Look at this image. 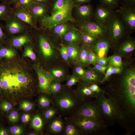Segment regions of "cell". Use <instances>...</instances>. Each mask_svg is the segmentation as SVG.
<instances>
[{
    "mask_svg": "<svg viewBox=\"0 0 135 135\" xmlns=\"http://www.w3.org/2000/svg\"><path fill=\"white\" fill-rule=\"evenodd\" d=\"M60 83L57 81H53L46 91L50 94L56 95L62 90V86Z\"/></svg>",
    "mask_w": 135,
    "mask_h": 135,
    "instance_id": "f1b7e54d",
    "label": "cell"
},
{
    "mask_svg": "<svg viewBox=\"0 0 135 135\" xmlns=\"http://www.w3.org/2000/svg\"><path fill=\"white\" fill-rule=\"evenodd\" d=\"M53 81L61 82L66 78L64 70L62 68L56 67L52 69L50 71Z\"/></svg>",
    "mask_w": 135,
    "mask_h": 135,
    "instance_id": "cb8c5ba5",
    "label": "cell"
},
{
    "mask_svg": "<svg viewBox=\"0 0 135 135\" xmlns=\"http://www.w3.org/2000/svg\"><path fill=\"white\" fill-rule=\"evenodd\" d=\"M2 1V2H8V0H1Z\"/></svg>",
    "mask_w": 135,
    "mask_h": 135,
    "instance_id": "be15d7a7",
    "label": "cell"
},
{
    "mask_svg": "<svg viewBox=\"0 0 135 135\" xmlns=\"http://www.w3.org/2000/svg\"><path fill=\"white\" fill-rule=\"evenodd\" d=\"M120 18L126 26L131 30H135V10L134 7H123Z\"/></svg>",
    "mask_w": 135,
    "mask_h": 135,
    "instance_id": "2e32d148",
    "label": "cell"
},
{
    "mask_svg": "<svg viewBox=\"0 0 135 135\" xmlns=\"http://www.w3.org/2000/svg\"><path fill=\"white\" fill-rule=\"evenodd\" d=\"M54 101L57 106L63 111L71 109L76 106L78 101H80L74 94L70 91L62 90L56 95Z\"/></svg>",
    "mask_w": 135,
    "mask_h": 135,
    "instance_id": "ba28073f",
    "label": "cell"
},
{
    "mask_svg": "<svg viewBox=\"0 0 135 135\" xmlns=\"http://www.w3.org/2000/svg\"><path fill=\"white\" fill-rule=\"evenodd\" d=\"M135 49V43L132 40H128L125 41L122 43L119 48L120 52L127 53L134 50Z\"/></svg>",
    "mask_w": 135,
    "mask_h": 135,
    "instance_id": "4316f807",
    "label": "cell"
},
{
    "mask_svg": "<svg viewBox=\"0 0 135 135\" xmlns=\"http://www.w3.org/2000/svg\"><path fill=\"white\" fill-rule=\"evenodd\" d=\"M1 107L4 110L8 111L12 108V106L11 104L8 102H4L2 103Z\"/></svg>",
    "mask_w": 135,
    "mask_h": 135,
    "instance_id": "816d5d0a",
    "label": "cell"
},
{
    "mask_svg": "<svg viewBox=\"0 0 135 135\" xmlns=\"http://www.w3.org/2000/svg\"><path fill=\"white\" fill-rule=\"evenodd\" d=\"M30 118V114H23L22 116L21 120L23 123H26L29 121Z\"/></svg>",
    "mask_w": 135,
    "mask_h": 135,
    "instance_id": "9f6ffc18",
    "label": "cell"
},
{
    "mask_svg": "<svg viewBox=\"0 0 135 135\" xmlns=\"http://www.w3.org/2000/svg\"><path fill=\"white\" fill-rule=\"evenodd\" d=\"M64 134L66 135H79L82 134L76 126L70 122L67 125L65 128Z\"/></svg>",
    "mask_w": 135,
    "mask_h": 135,
    "instance_id": "1f68e13d",
    "label": "cell"
},
{
    "mask_svg": "<svg viewBox=\"0 0 135 135\" xmlns=\"http://www.w3.org/2000/svg\"><path fill=\"white\" fill-rule=\"evenodd\" d=\"M18 0H8V2L10 4H12L13 6H14Z\"/></svg>",
    "mask_w": 135,
    "mask_h": 135,
    "instance_id": "91938a15",
    "label": "cell"
},
{
    "mask_svg": "<svg viewBox=\"0 0 135 135\" xmlns=\"http://www.w3.org/2000/svg\"><path fill=\"white\" fill-rule=\"evenodd\" d=\"M36 134L34 133H32L30 134H29V135H35Z\"/></svg>",
    "mask_w": 135,
    "mask_h": 135,
    "instance_id": "6125c7cd",
    "label": "cell"
},
{
    "mask_svg": "<svg viewBox=\"0 0 135 135\" xmlns=\"http://www.w3.org/2000/svg\"><path fill=\"white\" fill-rule=\"evenodd\" d=\"M80 79L79 76L73 73L67 78L66 86L70 88L78 82Z\"/></svg>",
    "mask_w": 135,
    "mask_h": 135,
    "instance_id": "f35d334b",
    "label": "cell"
},
{
    "mask_svg": "<svg viewBox=\"0 0 135 135\" xmlns=\"http://www.w3.org/2000/svg\"><path fill=\"white\" fill-rule=\"evenodd\" d=\"M8 118L11 122H17L18 118V112L15 111H12L10 113Z\"/></svg>",
    "mask_w": 135,
    "mask_h": 135,
    "instance_id": "7dc6e473",
    "label": "cell"
},
{
    "mask_svg": "<svg viewBox=\"0 0 135 135\" xmlns=\"http://www.w3.org/2000/svg\"><path fill=\"white\" fill-rule=\"evenodd\" d=\"M38 46L44 57L47 59L54 57L55 52L54 47L46 35L44 34L38 35Z\"/></svg>",
    "mask_w": 135,
    "mask_h": 135,
    "instance_id": "7c38bea8",
    "label": "cell"
},
{
    "mask_svg": "<svg viewBox=\"0 0 135 135\" xmlns=\"http://www.w3.org/2000/svg\"><path fill=\"white\" fill-rule=\"evenodd\" d=\"M100 4L112 9L118 6V0H99Z\"/></svg>",
    "mask_w": 135,
    "mask_h": 135,
    "instance_id": "74e56055",
    "label": "cell"
},
{
    "mask_svg": "<svg viewBox=\"0 0 135 135\" xmlns=\"http://www.w3.org/2000/svg\"><path fill=\"white\" fill-rule=\"evenodd\" d=\"M26 65L16 60L0 65V88L6 91H19L27 88L31 76Z\"/></svg>",
    "mask_w": 135,
    "mask_h": 135,
    "instance_id": "6da1fadb",
    "label": "cell"
},
{
    "mask_svg": "<svg viewBox=\"0 0 135 135\" xmlns=\"http://www.w3.org/2000/svg\"><path fill=\"white\" fill-rule=\"evenodd\" d=\"M95 68L98 71L104 74L106 70L109 67L108 65H102L97 63L93 64Z\"/></svg>",
    "mask_w": 135,
    "mask_h": 135,
    "instance_id": "bcb514c9",
    "label": "cell"
},
{
    "mask_svg": "<svg viewBox=\"0 0 135 135\" xmlns=\"http://www.w3.org/2000/svg\"><path fill=\"white\" fill-rule=\"evenodd\" d=\"M122 70V68L112 67L111 71L112 74H118L121 73Z\"/></svg>",
    "mask_w": 135,
    "mask_h": 135,
    "instance_id": "6f0895ef",
    "label": "cell"
},
{
    "mask_svg": "<svg viewBox=\"0 0 135 135\" xmlns=\"http://www.w3.org/2000/svg\"><path fill=\"white\" fill-rule=\"evenodd\" d=\"M67 47L69 62H75L79 60L80 48L78 44L69 45Z\"/></svg>",
    "mask_w": 135,
    "mask_h": 135,
    "instance_id": "603a6c76",
    "label": "cell"
},
{
    "mask_svg": "<svg viewBox=\"0 0 135 135\" xmlns=\"http://www.w3.org/2000/svg\"><path fill=\"white\" fill-rule=\"evenodd\" d=\"M29 43L24 45V50L23 55L24 57H27L30 58L33 60L36 59V55L34 52L32 47L31 44Z\"/></svg>",
    "mask_w": 135,
    "mask_h": 135,
    "instance_id": "e575fe53",
    "label": "cell"
},
{
    "mask_svg": "<svg viewBox=\"0 0 135 135\" xmlns=\"http://www.w3.org/2000/svg\"><path fill=\"white\" fill-rule=\"evenodd\" d=\"M102 79L97 70L95 68H90L86 71L82 80L86 82L97 84L101 83Z\"/></svg>",
    "mask_w": 135,
    "mask_h": 135,
    "instance_id": "44dd1931",
    "label": "cell"
},
{
    "mask_svg": "<svg viewBox=\"0 0 135 135\" xmlns=\"http://www.w3.org/2000/svg\"><path fill=\"white\" fill-rule=\"evenodd\" d=\"M4 26L0 23V42L4 40L6 36Z\"/></svg>",
    "mask_w": 135,
    "mask_h": 135,
    "instance_id": "db71d44e",
    "label": "cell"
},
{
    "mask_svg": "<svg viewBox=\"0 0 135 135\" xmlns=\"http://www.w3.org/2000/svg\"><path fill=\"white\" fill-rule=\"evenodd\" d=\"M49 4L34 2L29 9L33 18L36 23L40 22L48 15Z\"/></svg>",
    "mask_w": 135,
    "mask_h": 135,
    "instance_id": "5bb4252c",
    "label": "cell"
},
{
    "mask_svg": "<svg viewBox=\"0 0 135 135\" xmlns=\"http://www.w3.org/2000/svg\"><path fill=\"white\" fill-rule=\"evenodd\" d=\"M20 107L24 111L28 112L30 111L32 108L33 105L30 102L25 101L21 104Z\"/></svg>",
    "mask_w": 135,
    "mask_h": 135,
    "instance_id": "f6af8a7d",
    "label": "cell"
},
{
    "mask_svg": "<svg viewBox=\"0 0 135 135\" xmlns=\"http://www.w3.org/2000/svg\"><path fill=\"white\" fill-rule=\"evenodd\" d=\"M34 2V0H18L16 5L13 6L29 10Z\"/></svg>",
    "mask_w": 135,
    "mask_h": 135,
    "instance_id": "8d00e7d4",
    "label": "cell"
},
{
    "mask_svg": "<svg viewBox=\"0 0 135 135\" xmlns=\"http://www.w3.org/2000/svg\"><path fill=\"white\" fill-rule=\"evenodd\" d=\"M10 130L12 134L16 135L20 134L22 132V130L20 127L16 126L11 127Z\"/></svg>",
    "mask_w": 135,
    "mask_h": 135,
    "instance_id": "681fc988",
    "label": "cell"
},
{
    "mask_svg": "<svg viewBox=\"0 0 135 135\" xmlns=\"http://www.w3.org/2000/svg\"><path fill=\"white\" fill-rule=\"evenodd\" d=\"M32 125L33 128L37 130H40L42 129L43 122L39 115H36L34 117L32 120Z\"/></svg>",
    "mask_w": 135,
    "mask_h": 135,
    "instance_id": "d590c367",
    "label": "cell"
},
{
    "mask_svg": "<svg viewBox=\"0 0 135 135\" xmlns=\"http://www.w3.org/2000/svg\"><path fill=\"white\" fill-rule=\"evenodd\" d=\"M29 32L11 36L8 43L9 46L20 48L25 44L32 42V38Z\"/></svg>",
    "mask_w": 135,
    "mask_h": 135,
    "instance_id": "e0dca14e",
    "label": "cell"
},
{
    "mask_svg": "<svg viewBox=\"0 0 135 135\" xmlns=\"http://www.w3.org/2000/svg\"><path fill=\"white\" fill-rule=\"evenodd\" d=\"M10 4L6 2H2L0 4V21H4L10 14L12 8Z\"/></svg>",
    "mask_w": 135,
    "mask_h": 135,
    "instance_id": "d4e9b609",
    "label": "cell"
},
{
    "mask_svg": "<svg viewBox=\"0 0 135 135\" xmlns=\"http://www.w3.org/2000/svg\"><path fill=\"white\" fill-rule=\"evenodd\" d=\"M104 92L97 84L90 83L83 81L80 84L74 92L76 98L80 102L90 100L96 98L101 92Z\"/></svg>",
    "mask_w": 135,
    "mask_h": 135,
    "instance_id": "5b68a950",
    "label": "cell"
},
{
    "mask_svg": "<svg viewBox=\"0 0 135 135\" xmlns=\"http://www.w3.org/2000/svg\"><path fill=\"white\" fill-rule=\"evenodd\" d=\"M34 2L41 3L44 4H49L52 0H34Z\"/></svg>",
    "mask_w": 135,
    "mask_h": 135,
    "instance_id": "680465c9",
    "label": "cell"
},
{
    "mask_svg": "<svg viewBox=\"0 0 135 135\" xmlns=\"http://www.w3.org/2000/svg\"><path fill=\"white\" fill-rule=\"evenodd\" d=\"M80 30L97 38L107 35L106 27L96 22L88 21L81 22L79 25Z\"/></svg>",
    "mask_w": 135,
    "mask_h": 135,
    "instance_id": "30bf717a",
    "label": "cell"
},
{
    "mask_svg": "<svg viewBox=\"0 0 135 135\" xmlns=\"http://www.w3.org/2000/svg\"><path fill=\"white\" fill-rule=\"evenodd\" d=\"M64 128L63 122L60 118L54 119L51 122L50 126L51 131L55 133H58L61 132Z\"/></svg>",
    "mask_w": 135,
    "mask_h": 135,
    "instance_id": "484cf974",
    "label": "cell"
},
{
    "mask_svg": "<svg viewBox=\"0 0 135 135\" xmlns=\"http://www.w3.org/2000/svg\"><path fill=\"white\" fill-rule=\"evenodd\" d=\"M34 68L38 76L40 88L43 90L46 91L53 81L50 72L44 70L39 65H35Z\"/></svg>",
    "mask_w": 135,
    "mask_h": 135,
    "instance_id": "9a60e30c",
    "label": "cell"
},
{
    "mask_svg": "<svg viewBox=\"0 0 135 135\" xmlns=\"http://www.w3.org/2000/svg\"><path fill=\"white\" fill-rule=\"evenodd\" d=\"M68 22L58 24L51 30L54 34L57 36L62 38L64 36L73 26Z\"/></svg>",
    "mask_w": 135,
    "mask_h": 135,
    "instance_id": "7402d4cb",
    "label": "cell"
},
{
    "mask_svg": "<svg viewBox=\"0 0 135 135\" xmlns=\"http://www.w3.org/2000/svg\"><path fill=\"white\" fill-rule=\"evenodd\" d=\"M107 58L109 66L122 68L123 64L120 56L114 55Z\"/></svg>",
    "mask_w": 135,
    "mask_h": 135,
    "instance_id": "4dcf8cb0",
    "label": "cell"
},
{
    "mask_svg": "<svg viewBox=\"0 0 135 135\" xmlns=\"http://www.w3.org/2000/svg\"><path fill=\"white\" fill-rule=\"evenodd\" d=\"M95 101L104 123L108 126L116 123L125 128V124L122 114L114 100L106 97L104 92L100 93Z\"/></svg>",
    "mask_w": 135,
    "mask_h": 135,
    "instance_id": "7a4b0ae2",
    "label": "cell"
},
{
    "mask_svg": "<svg viewBox=\"0 0 135 135\" xmlns=\"http://www.w3.org/2000/svg\"><path fill=\"white\" fill-rule=\"evenodd\" d=\"M70 122L76 126L82 134L96 133L104 130L108 126L104 123L93 118L75 116L70 118Z\"/></svg>",
    "mask_w": 135,
    "mask_h": 135,
    "instance_id": "277c9868",
    "label": "cell"
},
{
    "mask_svg": "<svg viewBox=\"0 0 135 135\" xmlns=\"http://www.w3.org/2000/svg\"><path fill=\"white\" fill-rule=\"evenodd\" d=\"M60 52L61 56L66 62L68 64H70L68 53L67 46L61 44L60 48Z\"/></svg>",
    "mask_w": 135,
    "mask_h": 135,
    "instance_id": "ab89813d",
    "label": "cell"
},
{
    "mask_svg": "<svg viewBox=\"0 0 135 135\" xmlns=\"http://www.w3.org/2000/svg\"><path fill=\"white\" fill-rule=\"evenodd\" d=\"M70 0H54L51 10V14L64 7Z\"/></svg>",
    "mask_w": 135,
    "mask_h": 135,
    "instance_id": "836d02e7",
    "label": "cell"
},
{
    "mask_svg": "<svg viewBox=\"0 0 135 135\" xmlns=\"http://www.w3.org/2000/svg\"><path fill=\"white\" fill-rule=\"evenodd\" d=\"M72 0L63 8L45 17L39 22L42 28L51 30L58 24L68 22H75L76 20L72 16V11L76 6Z\"/></svg>",
    "mask_w": 135,
    "mask_h": 135,
    "instance_id": "3957f363",
    "label": "cell"
},
{
    "mask_svg": "<svg viewBox=\"0 0 135 135\" xmlns=\"http://www.w3.org/2000/svg\"><path fill=\"white\" fill-rule=\"evenodd\" d=\"M112 67L109 66L107 68L106 73L104 74V77L102 79L100 83H102L108 80V78L112 74L111 70Z\"/></svg>",
    "mask_w": 135,
    "mask_h": 135,
    "instance_id": "f907efd6",
    "label": "cell"
},
{
    "mask_svg": "<svg viewBox=\"0 0 135 135\" xmlns=\"http://www.w3.org/2000/svg\"><path fill=\"white\" fill-rule=\"evenodd\" d=\"M125 26L121 18L114 14L106 27L107 35L113 40L117 41L124 34Z\"/></svg>",
    "mask_w": 135,
    "mask_h": 135,
    "instance_id": "9c48e42d",
    "label": "cell"
},
{
    "mask_svg": "<svg viewBox=\"0 0 135 135\" xmlns=\"http://www.w3.org/2000/svg\"><path fill=\"white\" fill-rule=\"evenodd\" d=\"M11 14L30 26L32 28H37L36 23L34 21L29 10L13 6Z\"/></svg>",
    "mask_w": 135,
    "mask_h": 135,
    "instance_id": "4fadbf2b",
    "label": "cell"
},
{
    "mask_svg": "<svg viewBox=\"0 0 135 135\" xmlns=\"http://www.w3.org/2000/svg\"><path fill=\"white\" fill-rule=\"evenodd\" d=\"M56 113V110L55 108H51L46 110L44 113V116L46 120H50L53 117Z\"/></svg>",
    "mask_w": 135,
    "mask_h": 135,
    "instance_id": "b9f144b4",
    "label": "cell"
},
{
    "mask_svg": "<svg viewBox=\"0 0 135 135\" xmlns=\"http://www.w3.org/2000/svg\"><path fill=\"white\" fill-rule=\"evenodd\" d=\"M93 0H72L74 4L76 5L89 3Z\"/></svg>",
    "mask_w": 135,
    "mask_h": 135,
    "instance_id": "11a10c76",
    "label": "cell"
},
{
    "mask_svg": "<svg viewBox=\"0 0 135 135\" xmlns=\"http://www.w3.org/2000/svg\"><path fill=\"white\" fill-rule=\"evenodd\" d=\"M102 65H106L108 64V60L106 57L98 58L97 63Z\"/></svg>",
    "mask_w": 135,
    "mask_h": 135,
    "instance_id": "f5cc1de1",
    "label": "cell"
},
{
    "mask_svg": "<svg viewBox=\"0 0 135 135\" xmlns=\"http://www.w3.org/2000/svg\"><path fill=\"white\" fill-rule=\"evenodd\" d=\"M114 14L112 9L100 4L96 7L94 16L96 22L106 27Z\"/></svg>",
    "mask_w": 135,
    "mask_h": 135,
    "instance_id": "8fae6325",
    "label": "cell"
},
{
    "mask_svg": "<svg viewBox=\"0 0 135 135\" xmlns=\"http://www.w3.org/2000/svg\"><path fill=\"white\" fill-rule=\"evenodd\" d=\"M8 135L7 132L5 130H0V135Z\"/></svg>",
    "mask_w": 135,
    "mask_h": 135,
    "instance_id": "94428289",
    "label": "cell"
},
{
    "mask_svg": "<svg viewBox=\"0 0 135 135\" xmlns=\"http://www.w3.org/2000/svg\"><path fill=\"white\" fill-rule=\"evenodd\" d=\"M82 102L76 110L75 112V116L93 118L105 124L95 101L89 100Z\"/></svg>",
    "mask_w": 135,
    "mask_h": 135,
    "instance_id": "52a82bcc",
    "label": "cell"
},
{
    "mask_svg": "<svg viewBox=\"0 0 135 135\" xmlns=\"http://www.w3.org/2000/svg\"><path fill=\"white\" fill-rule=\"evenodd\" d=\"M81 35L80 30L73 27L62 38L67 46L72 44H79L81 41Z\"/></svg>",
    "mask_w": 135,
    "mask_h": 135,
    "instance_id": "ffe728a7",
    "label": "cell"
},
{
    "mask_svg": "<svg viewBox=\"0 0 135 135\" xmlns=\"http://www.w3.org/2000/svg\"><path fill=\"white\" fill-rule=\"evenodd\" d=\"M86 72V70L82 66L77 64L74 68L73 73L78 75L80 78H82L84 76Z\"/></svg>",
    "mask_w": 135,
    "mask_h": 135,
    "instance_id": "60d3db41",
    "label": "cell"
},
{
    "mask_svg": "<svg viewBox=\"0 0 135 135\" xmlns=\"http://www.w3.org/2000/svg\"><path fill=\"white\" fill-rule=\"evenodd\" d=\"M98 58L93 52L90 49L88 53V63L94 64L97 63Z\"/></svg>",
    "mask_w": 135,
    "mask_h": 135,
    "instance_id": "ee69618b",
    "label": "cell"
},
{
    "mask_svg": "<svg viewBox=\"0 0 135 135\" xmlns=\"http://www.w3.org/2000/svg\"><path fill=\"white\" fill-rule=\"evenodd\" d=\"M51 102L50 99L44 96H41L38 100L39 104L43 108L49 106L51 104Z\"/></svg>",
    "mask_w": 135,
    "mask_h": 135,
    "instance_id": "7bdbcfd3",
    "label": "cell"
},
{
    "mask_svg": "<svg viewBox=\"0 0 135 135\" xmlns=\"http://www.w3.org/2000/svg\"><path fill=\"white\" fill-rule=\"evenodd\" d=\"M4 28L6 34L10 36L29 32L32 28L13 15L10 14L4 20Z\"/></svg>",
    "mask_w": 135,
    "mask_h": 135,
    "instance_id": "8992f818",
    "label": "cell"
},
{
    "mask_svg": "<svg viewBox=\"0 0 135 135\" xmlns=\"http://www.w3.org/2000/svg\"><path fill=\"white\" fill-rule=\"evenodd\" d=\"M110 44L109 40L101 39L94 44L92 50L98 58L106 57Z\"/></svg>",
    "mask_w": 135,
    "mask_h": 135,
    "instance_id": "d6986e66",
    "label": "cell"
},
{
    "mask_svg": "<svg viewBox=\"0 0 135 135\" xmlns=\"http://www.w3.org/2000/svg\"><path fill=\"white\" fill-rule=\"evenodd\" d=\"M123 7H134L135 0H120Z\"/></svg>",
    "mask_w": 135,
    "mask_h": 135,
    "instance_id": "c3c4849f",
    "label": "cell"
},
{
    "mask_svg": "<svg viewBox=\"0 0 135 135\" xmlns=\"http://www.w3.org/2000/svg\"><path fill=\"white\" fill-rule=\"evenodd\" d=\"M90 49L89 46L84 44L80 48L79 60L85 64L88 63V55Z\"/></svg>",
    "mask_w": 135,
    "mask_h": 135,
    "instance_id": "83f0119b",
    "label": "cell"
},
{
    "mask_svg": "<svg viewBox=\"0 0 135 135\" xmlns=\"http://www.w3.org/2000/svg\"><path fill=\"white\" fill-rule=\"evenodd\" d=\"M74 8L76 16L81 22L89 21L94 16L93 8L91 4L76 5Z\"/></svg>",
    "mask_w": 135,
    "mask_h": 135,
    "instance_id": "ac0fdd59",
    "label": "cell"
},
{
    "mask_svg": "<svg viewBox=\"0 0 135 135\" xmlns=\"http://www.w3.org/2000/svg\"><path fill=\"white\" fill-rule=\"evenodd\" d=\"M81 31V41L83 42L84 44L89 46L96 42V38L87 33Z\"/></svg>",
    "mask_w": 135,
    "mask_h": 135,
    "instance_id": "d6a6232c",
    "label": "cell"
},
{
    "mask_svg": "<svg viewBox=\"0 0 135 135\" xmlns=\"http://www.w3.org/2000/svg\"><path fill=\"white\" fill-rule=\"evenodd\" d=\"M15 51L11 47H2L0 48V57L8 59L12 58L15 56Z\"/></svg>",
    "mask_w": 135,
    "mask_h": 135,
    "instance_id": "f546056e",
    "label": "cell"
}]
</instances>
